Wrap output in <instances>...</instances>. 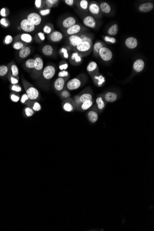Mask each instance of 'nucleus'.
I'll return each instance as SVG.
<instances>
[{"instance_id":"nucleus-17","label":"nucleus","mask_w":154,"mask_h":231,"mask_svg":"<svg viewBox=\"0 0 154 231\" xmlns=\"http://www.w3.org/2000/svg\"><path fill=\"white\" fill-rule=\"evenodd\" d=\"M66 81V80L64 79L62 77H58L54 83V87L55 90L58 92H60L63 90Z\"/></svg>"},{"instance_id":"nucleus-32","label":"nucleus","mask_w":154,"mask_h":231,"mask_svg":"<svg viewBox=\"0 0 154 231\" xmlns=\"http://www.w3.org/2000/svg\"><path fill=\"white\" fill-rule=\"evenodd\" d=\"M119 26L117 24H114L108 29L107 33L110 36H114L118 33Z\"/></svg>"},{"instance_id":"nucleus-23","label":"nucleus","mask_w":154,"mask_h":231,"mask_svg":"<svg viewBox=\"0 0 154 231\" xmlns=\"http://www.w3.org/2000/svg\"><path fill=\"white\" fill-rule=\"evenodd\" d=\"M76 4L77 7L80 11L84 12H88L89 1L87 0H80L77 1Z\"/></svg>"},{"instance_id":"nucleus-4","label":"nucleus","mask_w":154,"mask_h":231,"mask_svg":"<svg viewBox=\"0 0 154 231\" xmlns=\"http://www.w3.org/2000/svg\"><path fill=\"white\" fill-rule=\"evenodd\" d=\"M88 12H89L90 15L95 18L100 19L102 17V13L100 8L99 4L96 1H90Z\"/></svg>"},{"instance_id":"nucleus-9","label":"nucleus","mask_w":154,"mask_h":231,"mask_svg":"<svg viewBox=\"0 0 154 231\" xmlns=\"http://www.w3.org/2000/svg\"><path fill=\"white\" fill-rule=\"evenodd\" d=\"M83 23L85 26L92 29L96 28L97 22L96 18L90 15H86L83 19Z\"/></svg>"},{"instance_id":"nucleus-45","label":"nucleus","mask_w":154,"mask_h":231,"mask_svg":"<svg viewBox=\"0 0 154 231\" xmlns=\"http://www.w3.org/2000/svg\"><path fill=\"white\" fill-rule=\"evenodd\" d=\"M10 99L12 102H14V103H17L20 99V96L18 93L13 92L10 93Z\"/></svg>"},{"instance_id":"nucleus-41","label":"nucleus","mask_w":154,"mask_h":231,"mask_svg":"<svg viewBox=\"0 0 154 231\" xmlns=\"http://www.w3.org/2000/svg\"><path fill=\"white\" fill-rule=\"evenodd\" d=\"M29 107H31L35 112L39 111L42 109L41 105L37 102V101H32Z\"/></svg>"},{"instance_id":"nucleus-50","label":"nucleus","mask_w":154,"mask_h":231,"mask_svg":"<svg viewBox=\"0 0 154 231\" xmlns=\"http://www.w3.org/2000/svg\"><path fill=\"white\" fill-rule=\"evenodd\" d=\"M0 24L4 28H7L9 26L10 23L8 19L6 18H2L0 20Z\"/></svg>"},{"instance_id":"nucleus-22","label":"nucleus","mask_w":154,"mask_h":231,"mask_svg":"<svg viewBox=\"0 0 154 231\" xmlns=\"http://www.w3.org/2000/svg\"><path fill=\"white\" fill-rule=\"evenodd\" d=\"M18 39L20 40L19 41H20L27 44L32 43L33 40V36L30 34L28 33H24L19 35Z\"/></svg>"},{"instance_id":"nucleus-8","label":"nucleus","mask_w":154,"mask_h":231,"mask_svg":"<svg viewBox=\"0 0 154 231\" xmlns=\"http://www.w3.org/2000/svg\"><path fill=\"white\" fill-rule=\"evenodd\" d=\"M82 80L79 77L70 80L66 84V88L69 90H76L80 87L82 84Z\"/></svg>"},{"instance_id":"nucleus-11","label":"nucleus","mask_w":154,"mask_h":231,"mask_svg":"<svg viewBox=\"0 0 154 231\" xmlns=\"http://www.w3.org/2000/svg\"><path fill=\"white\" fill-rule=\"evenodd\" d=\"M21 30L23 31L26 33H31L35 30L36 26L31 23L28 20L26 19H23L21 20L20 23Z\"/></svg>"},{"instance_id":"nucleus-53","label":"nucleus","mask_w":154,"mask_h":231,"mask_svg":"<svg viewBox=\"0 0 154 231\" xmlns=\"http://www.w3.org/2000/svg\"><path fill=\"white\" fill-rule=\"evenodd\" d=\"M68 67L69 64L65 60H62L59 64V68L60 71L66 70Z\"/></svg>"},{"instance_id":"nucleus-15","label":"nucleus","mask_w":154,"mask_h":231,"mask_svg":"<svg viewBox=\"0 0 154 231\" xmlns=\"http://www.w3.org/2000/svg\"><path fill=\"white\" fill-rule=\"evenodd\" d=\"M82 42V39L79 35L69 36L67 38V43H69V45L73 49L80 44Z\"/></svg>"},{"instance_id":"nucleus-39","label":"nucleus","mask_w":154,"mask_h":231,"mask_svg":"<svg viewBox=\"0 0 154 231\" xmlns=\"http://www.w3.org/2000/svg\"><path fill=\"white\" fill-rule=\"evenodd\" d=\"M20 101L22 104L26 105L27 106L29 107L33 100H31L29 98L26 93H24L20 97Z\"/></svg>"},{"instance_id":"nucleus-47","label":"nucleus","mask_w":154,"mask_h":231,"mask_svg":"<svg viewBox=\"0 0 154 231\" xmlns=\"http://www.w3.org/2000/svg\"><path fill=\"white\" fill-rule=\"evenodd\" d=\"M9 72V68L6 65L0 66V76L3 77Z\"/></svg>"},{"instance_id":"nucleus-5","label":"nucleus","mask_w":154,"mask_h":231,"mask_svg":"<svg viewBox=\"0 0 154 231\" xmlns=\"http://www.w3.org/2000/svg\"><path fill=\"white\" fill-rule=\"evenodd\" d=\"M56 73V68L53 65H47L43 68L41 76L43 79L49 80L52 79L55 76Z\"/></svg>"},{"instance_id":"nucleus-44","label":"nucleus","mask_w":154,"mask_h":231,"mask_svg":"<svg viewBox=\"0 0 154 231\" xmlns=\"http://www.w3.org/2000/svg\"><path fill=\"white\" fill-rule=\"evenodd\" d=\"M35 6L37 10H42L46 7L45 0H36Z\"/></svg>"},{"instance_id":"nucleus-43","label":"nucleus","mask_w":154,"mask_h":231,"mask_svg":"<svg viewBox=\"0 0 154 231\" xmlns=\"http://www.w3.org/2000/svg\"><path fill=\"white\" fill-rule=\"evenodd\" d=\"M92 95L90 93H85L80 95V100L81 103L87 101L92 100Z\"/></svg>"},{"instance_id":"nucleus-51","label":"nucleus","mask_w":154,"mask_h":231,"mask_svg":"<svg viewBox=\"0 0 154 231\" xmlns=\"http://www.w3.org/2000/svg\"><path fill=\"white\" fill-rule=\"evenodd\" d=\"M11 90L15 92H20L22 91V87L18 84H12L10 86Z\"/></svg>"},{"instance_id":"nucleus-18","label":"nucleus","mask_w":154,"mask_h":231,"mask_svg":"<svg viewBox=\"0 0 154 231\" xmlns=\"http://www.w3.org/2000/svg\"><path fill=\"white\" fill-rule=\"evenodd\" d=\"M49 39L53 43L60 42L63 38V35L60 31H54L52 33L49 35Z\"/></svg>"},{"instance_id":"nucleus-40","label":"nucleus","mask_w":154,"mask_h":231,"mask_svg":"<svg viewBox=\"0 0 154 231\" xmlns=\"http://www.w3.org/2000/svg\"><path fill=\"white\" fill-rule=\"evenodd\" d=\"M34 39L37 43H43L45 40V34L43 32H39L36 34L34 36Z\"/></svg>"},{"instance_id":"nucleus-31","label":"nucleus","mask_w":154,"mask_h":231,"mask_svg":"<svg viewBox=\"0 0 154 231\" xmlns=\"http://www.w3.org/2000/svg\"><path fill=\"white\" fill-rule=\"evenodd\" d=\"M34 63L35 60L33 58H31L26 60L24 64V67L26 69L32 73L34 68Z\"/></svg>"},{"instance_id":"nucleus-34","label":"nucleus","mask_w":154,"mask_h":231,"mask_svg":"<svg viewBox=\"0 0 154 231\" xmlns=\"http://www.w3.org/2000/svg\"><path fill=\"white\" fill-rule=\"evenodd\" d=\"M35 112L34 111L33 109L30 107L26 106L24 108L23 111V114L24 116L26 118H29L33 116Z\"/></svg>"},{"instance_id":"nucleus-21","label":"nucleus","mask_w":154,"mask_h":231,"mask_svg":"<svg viewBox=\"0 0 154 231\" xmlns=\"http://www.w3.org/2000/svg\"><path fill=\"white\" fill-rule=\"evenodd\" d=\"M105 46V44L103 42L101 41H96L94 43V45H93L92 51L93 55L96 57H98V53L100 50L103 47Z\"/></svg>"},{"instance_id":"nucleus-60","label":"nucleus","mask_w":154,"mask_h":231,"mask_svg":"<svg viewBox=\"0 0 154 231\" xmlns=\"http://www.w3.org/2000/svg\"><path fill=\"white\" fill-rule=\"evenodd\" d=\"M17 28H18V30H21V27H20V26H18Z\"/></svg>"},{"instance_id":"nucleus-42","label":"nucleus","mask_w":154,"mask_h":231,"mask_svg":"<svg viewBox=\"0 0 154 231\" xmlns=\"http://www.w3.org/2000/svg\"><path fill=\"white\" fill-rule=\"evenodd\" d=\"M59 54L62 58L65 59H68L69 58V50L66 47H62L60 50Z\"/></svg>"},{"instance_id":"nucleus-30","label":"nucleus","mask_w":154,"mask_h":231,"mask_svg":"<svg viewBox=\"0 0 154 231\" xmlns=\"http://www.w3.org/2000/svg\"><path fill=\"white\" fill-rule=\"evenodd\" d=\"M79 35L82 39V42H89L93 44L92 35L91 34L83 32L79 34Z\"/></svg>"},{"instance_id":"nucleus-27","label":"nucleus","mask_w":154,"mask_h":231,"mask_svg":"<svg viewBox=\"0 0 154 231\" xmlns=\"http://www.w3.org/2000/svg\"><path fill=\"white\" fill-rule=\"evenodd\" d=\"M42 52L44 56H51L53 54L54 49L51 45L46 44L43 47Z\"/></svg>"},{"instance_id":"nucleus-52","label":"nucleus","mask_w":154,"mask_h":231,"mask_svg":"<svg viewBox=\"0 0 154 231\" xmlns=\"http://www.w3.org/2000/svg\"><path fill=\"white\" fill-rule=\"evenodd\" d=\"M8 79L12 84H18L19 82V77H14L11 74H8Z\"/></svg>"},{"instance_id":"nucleus-49","label":"nucleus","mask_w":154,"mask_h":231,"mask_svg":"<svg viewBox=\"0 0 154 231\" xmlns=\"http://www.w3.org/2000/svg\"><path fill=\"white\" fill-rule=\"evenodd\" d=\"M51 12V9L50 8H43L42 10H40L39 12V14L41 16L45 17L49 15Z\"/></svg>"},{"instance_id":"nucleus-48","label":"nucleus","mask_w":154,"mask_h":231,"mask_svg":"<svg viewBox=\"0 0 154 231\" xmlns=\"http://www.w3.org/2000/svg\"><path fill=\"white\" fill-rule=\"evenodd\" d=\"M58 76L59 77H62L64 79L67 80V79L69 77V73L67 71H60V72L58 73Z\"/></svg>"},{"instance_id":"nucleus-24","label":"nucleus","mask_w":154,"mask_h":231,"mask_svg":"<svg viewBox=\"0 0 154 231\" xmlns=\"http://www.w3.org/2000/svg\"><path fill=\"white\" fill-rule=\"evenodd\" d=\"M100 8L102 14H108L111 12V7L108 3L102 1L99 4Z\"/></svg>"},{"instance_id":"nucleus-19","label":"nucleus","mask_w":154,"mask_h":231,"mask_svg":"<svg viewBox=\"0 0 154 231\" xmlns=\"http://www.w3.org/2000/svg\"><path fill=\"white\" fill-rule=\"evenodd\" d=\"M125 44L128 49L133 50L138 46V41L135 37H131L126 38L125 41Z\"/></svg>"},{"instance_id":"nucleus-38","label":"nucleus","mask_w":154,"mask_h":231,"mask_svg":"<svg viewBox=\"0 0 154 231\" xmlns=\"http://www.w3.org/2000/svg\"><path fill=\"white\" fill-rule=\"evenodd\" d=\"M46 2V7L47 8H50L57 7L60 3V1L59 0H45Z\"/></svg>"},{"instance_id":"nucleus-13","label":"nucleus","mask_w":154,"mask_h":231,"mask_svg":"<svg viewBox=\"0 0 154 231\" xmlns=\"http://www.w3.org/2000/svg\"><path fill=\"white\" fill-rule=\"evenodd\" d=\"M77 24V20L74 17L72 16L66 17L63 19L61 23V26L65 30Z\"/></svg>"},{"instance_id":"nucleus-3","label":"nucleus","mask_w":154,"mask_h":231,"mask_svg":"<svg viewBox=\"0 0 154 231\" xmlns=\"http://www.w3.org/2000/svg\"><path fill=\"white\" fill-rule=\"evenodd\" d=\"M34 68L31 73V76L33 79H37L41 77L43 69V61L42 58L39 56L36 57L35 59Z\"/></svg>"},{"instance_id":"nucleus-37","label":"nucleus","mask_w":154,"mask_h":231,"mask_svg":"<svg viewBox=\"0 0 154 231\" xmlns=\"http://www.w3.org/2000/svg\"><path fill=\"white\" fill-rule=\"evenodd\" d=\"M43 30L44 34L50 35L54 31V26L52 24L48 23L43 26Z\"/></svg>"},{"instance_id":"nucleus-7","label":"nucleus","mask_w":154,"mask_h":231,"mask_svg":"<svg viewBox=\"0 0 154 231\" xmlns=\"http://www.w3.org/2000/svg\"><path fill=\"white\" fill-rule=\"evenodd\" d=\"M98 57H100L103 61H109L112 59L113 54L109 48L105 46L102 48L100 50Z\"/></svg>"},{"instance_id":"nucleus-14","label":"nucleus","mask_w":154,"mask_h":231,"mask_svg":"<svg viewBox=\"0 0 154 231\" xmlns=\"http://www.w3.org/2000/svg\"><path fill=\"white\" fill-rule=\"evenodd\" d=\"M69 61L72 65L78 66L82 63L83 60V57L78 52H73L69 57Z\"/></svg>"},{"instance_id":"nucleus-28","label":"nucleus","mask_w":154,"mask_h":231,"mask_svg":"<svg viewBox=\"0 0 154 231\" xmlns=\"http://www.w3.org/2000/svg\"><path fill=\"white\" fill-rule=\"evenodd\" d=\"M87 71L88 73L90 75L93 73H96L98 71V66L97 63L95 61H90L88 64L87 67Z\"/></svg>"},{"instance_id":"nucleus-58","label":"nucleus","mask_w":154,"mask_h":231,"mask_svg":"<svg viewBox=\"0 0 154 231\" xmlns=\"http://www.w3.org/2000/svg\"><path fill=\"white\" fill-rule=\"evenodd\" d=\"M13 41V38L12 36L10 35H7L5 37L3 40V43L6 45L12 43Z\"/></svg>"},{"instance_id":"nucleus-12","label":"nucleus","mask_w":154,"mask_h":231,"mask_svg":"<svg viewBox=\"0 0 154 231\" xmlns=\"http://www.w3.org/2000/svg\"><path fill=\"white\" fill-rule=\"evenodd\" d=\"M62 109L66 112H72L74 111L76 107L73 100L71 98L64 100L62 103Z\"/></svg>"},{"instance_id":"nucleus-20","label":"nucleus","mask_w":154,"mask_h":231,"mask_svg":"<svg viewBox=\"0 0 154 231\" xmlns=\"http://www.w3.org/2000/svg\"><path fill=\"white\" fill-rule=\"evenodd\" d=\"M145 63L142 59H137L133 63V69L137 73H140L145 68Z\"/></svg>"},{"instance_id":"nucleus-6","label":"nucleus","mask_w":154,"mask_h":231,"mask_svg":"<svg viewBox=\"0 0 154 231\" xmlns=\"http://www.w3.org/2000/svg\"><path fill=\"white\" fill-rule=\"evenodd\" d=\"M86 28L85 27L81 24H74L71 27L65 30V35L67 36H72V35H79V34L85 32Z\"/></svg>"},{"instance_id":"nucleus-54","label":"nucleus","mask_w":154,"mask_h":231,"mask_svg":"<svg viewBox=\"0 0 154 231\" xmlns=\"http://www.w3.org/2000/svg\"><path fill=\"white\" fill-rule=\"evenodd\" d=\"M60 97L63 99H66L67 98H70L71 95L68 90H63L61 91L60 94Z\"/></svg>"},{"instance_id":"nucleus-35","label":"nucleus","mask_w":154,"mask_h":231,"mask_svg":"<svg viewBox=\"0 0 154 231\" xmlns=\"http://www.w3.org/2000/svg\"><path fill=\"white\" fill-rule=\"evenodd\" d=\"M88 119L92 123L96 122L98 119V116L96 111H89L88 113Z\"/></svg>"},{"instance_id":"nucleus-29","label":"nucleus","mask_w":154,"mask_h":231,"mask_svg":"<svg viewBox=\"0 0 154 231\" xmlns=\"http://www.w3.org/2000/svg\"><path fill=\"white\" fill-rule=\"evenodd\" d=\"M96 102L97 108L99 110H102L104 109L106 101L105 100L104 97L103 96H98L96 98Z\"/></svg>"},{"instance_id":"nucleus-2","label":"nucleus","mask_w":154,"mask_h":231,"mask_svg":"<svg viewBox=\"0 0 154 231\" xmlns=\"http://www.w3.org/2000/svg\"><path fill=\"white\" fill-rule=\"evenodd\" d=\"M93 44L87 42H82L78 46L73 48L75 52L82 56L83 57L89 55L92 51Z\"/></svg>"},{"instance_id":"nucleus-59","label":"nucleus","mask_w":154,"mask_h":231,"mask_svg":"<svg viewBox=\"0 0 154 231\" xmlns=\"http://www.w3.org/2000/svg\"><path fill=\"white\" fill-rule=\"evenodd\" d=\"M64 2L66 5H68L69 6H70V7H73V6L75 5V4H76L77 1L65 0V1H64Z\"/></svg>"},{"instance_id":"nucleus-16","label":"nucleus","mask_w":154,"mask_h":231,"mask_svg":"<svg viewBox=\"0 0 154 231\" xmlns=\"http://www.w3.org/2000/svg\"><path fill=\"white\" fill-rule=\"evenodd\" d=\"M154 5L153 3L151 2H147V3H142L138 6V10L139 12L141 13H149L151 12L154 8Z\"/></svg>"},{"instance_id":"nucleus-56","label":"nucleus","mask_w":154,"mask_h":231,"mask_svg":"<svg viewBox=\"0 0 154 231\" xmlns=\"http://www.w3.org/2000/svg\"><path fill=\"white\" fill-rule=\"evenodd\" d=\"M74 103L75 105L76 109H79V107L81 105V102H80V95H76L74 97Z\"/></svg>"},{"instance_id":"nucleus-1","label":"nucleus","mask_w":154,"mask_h":231,"mask_svg":"<svg viewBox=\"0 0 154 231\" xmlns=\"http://www.w3.org/2000/svg\"><path fill=\"white\" fill-rule=\"evenodd\" d=\"M22 82L24 89L29 98L33 101H37L40 98V93L34 86L30 83L27 80L22 76Z\"/></svg>"},{"instance_id":"nucleus-33","label":"nucleus","mask_w":154,"mask_h":231,"mask_svg":"<svg viewBox=\"0 0 154 231\" xmlns=\"http://www.w3.org/2000/svg\"><path fill=\"white\" fill-rule=\"evenodd\" d=\"M9 68V74L13 75L14 76L19 77V70L17 66L15 64H11L10 65Z\"/></svg>"},{"instance_id":"nucleus-10","label":"nucleus","mask_w":154,"mask_h":231,"mask_svg":"<svg viewBox=\"0 0 154 231\" xmlns=\"http://www.w3.org/2000/svg\"><path fill=\"white\" fill-rule=\"evenodd\" d=\"M26 19L35 26H39L42 23V17L39 14L35 12L30 13L27 16Z\"/></svg>"},{"instance_id":"nucleus-57","label":"nucleus","mask_w":154,"mask_h":231,"mask_svg":"<svg viewBox=\"0 0 154 231\" xmlns=\"http://www.w3.org/2000/svg\"><path fill=\"white\" fill-rule=\"evenodd\" d=\"M9 14V11L8 10V8L3 7V8H1V10L0 11V15L3 18L7 17Z\"/></svg>"},{"instance_id":"nucleus-55","label":"nucleus","mask_w":154,"mask_h":231,"mask_svg":"<svg viewBox=\"0 0 154 231\" xmlns=\"http://www.w3.org/2000/svg\"><path fill=\"white\" fill-rule=\"evenodd\" d=\"M103 39L108 43L114 44L116 43V40L115 37H112L110 36H105L103 37Z\"/></svg>"},{"instance_id":"nucleus-25","label":"nucleus","mask_w":154,"mask_h":231,"mask_svg":"<svg viewBox=\"0 0 154 231\" xmlns=\"http://www.w3.org/2000/svg\"><path fill=\"white\" fill-rule=\"evenodd\" d=\"M31 49L30 47L27 46H25L20 50L19 55L20 58L21 59H25L31 54Z\"/></svg>"},{"instance_id":"nucleus-26","label":"nucleus","mask_w":154,"mask_h":231,"mask_svg":"<svg viewBox=\"0 0 154 231\" xmlns=\"http://www.w3.org/2000/svg\"><path fill=\"white\" fill-rule=\"evenodd\" d=\"M104 97L105 100L106 102L114 103V102H115L116 100L117 99L118 96L116 93L109 91L105 94Z\"/></svg>"},{"instance_id":"nucleus-36","label":"nucleus","mask_w":154,"mask_h":231,"mask_svg":"<svg viewBox=\"0 0 154 231\" xmlns=\"http://www.w3.org/2000/svg\"><path fill=\"white\" fill-rule=\"evenodd\" d=\"M93 104V101L92 100L87 101L82 103L79 109H80V110L82 111H85L90 109L92 106Z\"/></svg>"},{"instance_id":"nucleus-46","label":"nucleus","mask_w":154,"mask_h":231,"mask_svg":"<svg viewBox=\"0 0 154 231\" xmlns=\"http://www.w3.org/2000/svg\"><path fill=\"white\" fill-rule=\"evenodd\" d=\"M27 44L24 43H23V42H21L20 41H17L13 44V48L14 50H21L22 49V48L25 46H27Z\"/></svg>"}]
</instances>
